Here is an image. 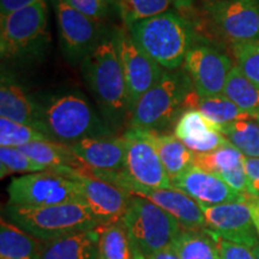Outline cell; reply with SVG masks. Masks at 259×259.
Here are the masks:
<instances>
[{
    "mask_svg": "<svg viewBox=\"0 0 259 259\" xmlns=\"http://www.w3.org/2000/svg\"><path fill=\"white\" fill-rule=\"evenodd\" d=\"M135 44L163 69L174 71L184 65L192 47V29L183 16L167 11L128 28Z\"/></svg>",
    "mask_w": 259,
    "mask_h": 259,
    "instance_id": "1",
    "label": "cell"
},
{
    "mask_svg": "<svg viewBox=\"0 0 259 259\" xmlns=\"http://www.w3.org/2000/svg\"><path fill=\"white\" fill-rule=\"evenodd\" d=\"M83 66L94 95L109 114L122 118L131 112L128 90L114 36L97 41L95 47L84 58Z\"/></svg>",
    "mask_w": 259,
    "mask_h": 259,
    "instance_id": "2",
    "label": "cell"
},
{
    "mask_svg": "<svg viewBox=\"0 0 259 259\" xmlns=\"http://www.w3.org/2000/svg\"><path fill=\"white\" fill-rule=\"evenodd\" d=\"M5 216L8 221L41 241H51L100 226L90 210L82 202L58 204L42 208L8 205Z\"/></svg>",
    "mask_w": 259,
    "mask_h": 259,
    "instance_id": "3",
    "label": "cell"
},
{
    "mask_svg": "<svg viewBox=\"0 0 259 259\" xmlns=\"http://www.w3.org/2000/svg\"><path fill=\"white\" fill-rule=\"evenodd\" d=\"M40 131L50 141L71 145L85 138L109 136L95 112L77 94H66L40 106Z\"/></svg>",
    "mask_w": 259,
    "mask_h": 259,
    "instance_id": "4",
    "label": "cell"
},
{
    "mask_svg": "<svg viewBox=\"0 0 259 259\" xmlns=\"http://www.w3.org/2000/svg\"><path fill=\"white\" fill-rule=\"evenodd\" d=\"M122 223L137 250L145 258L171 247L183 228L170 213L137 196L132 197Z\"/></svg>",
    "mask_w": 259,
    "mask_h": 259,
    "instance_id": "5",
    "label": "cell"
},
{
    "mask_svg": "<svg viewBox=\"0 0 259 259\" xmlns=\"http://www.w3.org/2000/svg\"><path fill=\"white\" fill-rule=\"evenodd\" d=\"M190 80L183 73L162 74L158 82L136 103L131 127L156 132L170 125L189 96Z\"/></svg>",
    "mask_w": 259,
    "mask_h": 259,
    "instance_id": "6",
    "label": "cell"
},
{
    "mask_svg": "<svg viewBox=\"0 0 259 259\" xmlns=\"http://www.w3.org/2000/svg\"><path fill=\"white\" fill-rule=\"evenodd\" d=\"M8 205L42 208L58 204L82 202L76 180L53 170L24 174L8 186Z\"/></svg>",
    "mask_w": 259,
    "mask_h": 259,
    "instance_id": "7",
    "label": "cell"
},
{
    "mask_svg": "<svg viewBox=\"0 0 259 259\" xmlns=\"http://www.w3.org/2000/svg\"><path fill=\"white\" fill-rule=\"evenodd\" d=\"M0 52L5 58L24 56L44 42L48 29L45 0L12 12L0 19Z\"/></svg>",
    "mask_w": 259,
    "mask_h": 259,
    "instance_id": "8",
    "label": "cell"
},
{
    "mask_svg": "<svg viewBox=\"0 0 259 259\" xmlns=\"http://www.w3.org/2000/svg\"><path fill=\"white\" fill-rule=\"evenodd\" d=\"M95 178H100L114 185L121 187L127 191L130 194L137 197H143L150 202L160 206L170 213L174 219L179 222L184 229L189 231H204L205 229V219L200 209L198 202L191 198L186 193L180 190L171 187V189H150L134 184L126 178L122 171L119 173H99L95 174Z\"/></svg>",
    "mask_w": 259,
    "mask_h": 259,
    "instance_id": "9",
    "label": "cell"
},
{
    "mask_svg": "<svg viewBox=\"0 0 259 259\" xmlns=\"http://www.w3.org/2000/svg\"><path fill=\"white\" fill-rule=\"evenodd\" d=\"M124 138L126 154L122 174L137 185L150 189H171V181L149 132L131 127Z\"/></svg>",
    "mask_w": 259,
    "mask_h": 259,
    "instance_id": "10",
    "label": "cell"
},
{
    "mask_svg": "<svg viewBox=\"0 0 259 259\" xmlns=\"http://www.w3.org/2000/svg\"><path fill=\"white\" fill-rule=\"evenodd\" d=\"M204 10L234 45L259 40V0H206Z\"/></svg>",
    "mask_w": 259,
    "mask_h": 259,
    "instance_id": "11",
    "label": "cell"
},
{
    "mask_svg": "<svg viewBox=\"0 0 259 259\" xmlns=\"http://www.w3.org/2000/svg\"><path fill=\"white\" fill-rule=\"evenodd\" d=\"M113 36L124 71L132 113L138 100L158 82L164 71L135 44L130 32L120 29Z\"/></svg>",
    "mask_w": 259,
    "mask_h": 259,
    "instance_id": "12",
    "label": "cell"
},
{
    "mask_svg": "<svg viewBox=\"0 0 259 259\" xmlns=\"http://www.w3.org/2000/svg\"><path fill=\"white\" fill-rule=\"evenodd\" d=\"M205 229L223 240L253 248L259 244V236L252 220L251 209L246 202L225 203L218 205L199 204Z\"/></svg>",
    "mask_w": 259,
    "mask_h": 259,
    "instance_id": "13",
    "label": "cell"
},
{
    "mask_svg": "<svg viewBox=\"0 0 259 259\" xmlns=\"http://www.w3.org/2000/svg\"><path fill=\"white\" fill-rule=\"evenodd\" d=\"M233 67L231 58L200 45L191 47L184 61V69L200 97L222 95Z\"/></svg>",
    "mask_w": 259,
    "mask_h": 259,
    "instance_id": "14",
    "label": "cell"
},
{
    "mask_svg": "<svg viewBox=\"0 0 259 259\" xmlns=\"http://www.w3.org/2000/svg\"><path fill=\"white\" fill-rule=\"evenodd\" d=\"M82 203L90 210L100 226L122 222L132 200V194L100 178L76 176Z\"/></svg>",
    "mask_w": 259,
    "mask_h": 259,
    "instance_id": "15",
    "label": "cell"
},
{
    "mask_svg": "<svg viewBox=\"0 0 259 259\" xmlns=\"http://www.w3.org/2000/svg\"><path fill=\"white\" fill-rule=\"evenodd\" d=\"M64 51L71 59L85 58L99 41V22L83 15L65 0H54Z\"/></svg>",
    "mask_w": 259,
    "mask_h": 259,
    "instance_id": "16",
    "label": "cell"
},
{
    "mask_svg": "<svg viewBox=\"0 0 259 259\" xmlns=\"http://www.w3.org/2000/svg\"><path fill=\"white\" fill-rule=\"evenodd\" d=\"M171 185L186 193L199 204L218 205L225 203L246 202L248 196L236 192L218 174L192 166L171 180Z\"/></svg>",
    "mask_w": 259,
    "mask_h": 259,
    "instance_id": "17",
    "label": "cell"
},
{
    "mask_svg": "<svg viewBox=\"0 0 259 259\" xmlns=\"http://www.w3.org/2000/svg\"><path fill=\"white\" fill-rule=\"evenodd\" d=\"M76 156L94 173H119L124 170L126 144L121 137L85 138L70 145Z\"/></svg>",
    "mask_w": 259,
    "mask_h": 259,
    "instance_id": "18",
    "label": "cell"
},
{
    "mask_svg": "<svg viewBox=\"0 0 259 259\" xmlns=\"http://www.w3.org/2000/svg\"><path fill=\"white\" fill-rule=\"evenodd\" d=\"M174 136L194 154L211 153L229 142L202 113L194 108L185 111L178 119Z\"/></svg>",
    "mask_w": 259,
    "mask_h": 259,
    "instance_id": "19",
    "label": "cell"
},
{
    "mask_svg": "<svg viewBox=\"0 0 259 259\" xmlns=\"http://www.w3.org/2000/svg\"><path fill=\"white\" fill-rule=\"evenodd\" d=\"M31 160L47 170H53L72 179L76 176H89L85 164L76 156L70 145L54 141H36L19 147Z\"/></svg>",
    "mask_w": 259,
    "mask_h": 259,
    "instance_id": "20",
    "label": "cell"
},
{
    "mask_svg": "<svg viewBox=\"0 0 259 259\" xmlns=\"http://www.w3.org/2000/svg\"><path fill=\"white\" fill-rule=\"evenodd\" d=\"M99 227L42 241L41 259H99Z\"/></svg>",
    "mask_w": 259,
    "mask_h": 259,
    "instance_id": "21",
    "label": "cell"
},
{
    "mask_svg": "<svg viewBox=\"0 0 259 259\" xmlns=\"http://www.w3.org/2000/svg\"><path fill=\"white\" fill-rule=\"evenodd\" d=\"M0 116L40 131V106L31 101L24 89L5 74L2 76L0 85Z\"/></svg>",
    "mask_w": 259,
    "mask_h": 259,
    "instance_id": "22",
    "label": "cell"
},
{
    "mask_svg": "<svg viewBox=\"0 0 259 259\" xmlns=\"http://www.w3.org/2000/svg\"><path fill=\"white\" fill-rule=\"evenodd\" d=\"M42 241L8 220L0 222V259H41Z\"/></svg>",
    "mask_w": 259,
    "mask_h": 259,
    "instance_id": "23",
    "label": "cell"
},
{
    "mask_svg": "<svg viewBox=\"0 0 259 259\" xmlns=\"http://www.w3.org/2000/svg\"><path fill=\"white\" fill-rule=\"evenodd\" d=\"M170 181L193 166L194 153L174 135L148 131Z\"/></svg>",
    "mask_w": 259,
    "mask_h": 259,
    "instance_id": "24",
    "label": "cell"
},
{
    "mask_svg": "<svg viewBox=\"0 0 259 259\" xmlns=\"http://www.w3.org/2000/svg\"><path fill=\"white\" fill-rule=\"evenodd\" d=\"M185 102H190V105L192 106L191 108L199 111L210 122L218 126L219 128L223 125L231 124L234 121L254 119L253 115L239 108L223 94L209 97H200L196 94L193 97L187 96Z\"/></svg>",
    "mask_w": 259,
    "mask_h": 259,
    "instance_id": "25",
    "label": "cell"
},
{
    "mask_svg": "<svg viewBox=\"0 0 259 259\" xmlns=\"http://www.w3.org/2000/svg\"><path fill=\"white\" fill-rule=\"evenodd\" d=\"M99 259H147L136 247L124 223L99 226Z\"/></svg>",
    "mask_w": 259,
    "mask_h": 259,
    "instance_id": "26",
    "label": "cell"
},
{
    "mask_svg": "<svg viewBox=\"0 0 259 259\" xmlns=\"http://www.w3.org/2000/svg\"><path fill=\"white\" fill-rule=\"evenodd\" d=\"M171 248L180 259H221L218 246L205 231L181 228Z\"/></svg>",
    "mask_w": 259,
    "mask_h": 259,
    "instance_id": "27",
    "label": "cell"
},
{
    "mask_svg": "<svg viewBox=\"0 0 259 259\" xmlns=\"http://www.w3.org/2000/svg\"><path fill=\"white\" fill-rule=\"evenodd\" d=\"M223 95L242 111L253 115L254 119L259 114V85L251 82L236 65L229 73Z\"/></svg>",
    "mask_w": 259,
    "mask_h": 259,
    "instance_id": "28",
    "label": "cell"
},
{
    "mask_svg": "<svg viewBox=\"0 0 259 259\" xmlns=\"http://www.w3.org/2000/svg\"><path fill=\"white\" fill-rule=\"evenodd\" d=\"M227 141L246 157H259V122L252 120L234 121L219 128Z\"/></svg>",
    "mask_w": 259,
    "mask_h": 259,
    "instance_id": "29",
    "label": "cell"
},
{
    "mask_svg": "<svg viewBox=\"0 0 259 259\" xmlns=\"http://www.w3.org/2000/svg\"><path fill=\"white\" fill-rule=\"evenodd\" d=\"M173 4L171 0H116L119 15L127 28L138 22L164 14Z\"/></svg>",
    "mask_w": 259,
    "mask_h": 259,
    "instance_id": "30",
    "label": "cell"
},
{
    "mask_svg": "<svg viewBox=\"0 0 259 259\" xmlns=\"http://www.w3.org/2000/svg\"><path fill=\"white\" fill-rule=\"evenodd\" d=\"M245 156L231 143L216 149L211 153L194 154L193 166L220 176L244 163Z\"/></svg>",
    "mask_w": 259,
    "mask_h": 259,
    "instance_id": "31",
    "label": "cell"
},
{
    "mask_svg": "<svg viewBox=\"0 0 259 259\" xmlns=\"http://www.w3.org/2000/svg\"><path fill=\"white\" fill-rule=\"evenodd\" d=\"M36 141H50L47 136L32 126L19 124L0 116V145L19 148Z\"/></svg>",
    "mask_w": 259,
    "mask_h": 259,
    "instance_id": "32",
    "label": "cell"
},
{
    "mask_svg": "<svg viewBox=\"0 0 259 259\" xmlns=\"http://www.w3.org/2000/svg\"><path fill=\"white\" fill-rule=\"evenodd\" d=\"M47 170L28 155H25L21 149L11 147H0V177L4 179L12 173H37Z\"/></svg>",
    "mask_w": 259,
    "mask_h": 259,
    "instance_id": "33",
    "label": "cell"
},
{
    "mask_svg": "<svg viewBox=\"0 0 259 259\" xmlns=\"http://www.w3.org/2000/svg\"><path fill=\"white\" fill-rule=\"evenodd\" d=\"M236 66L251 82L259 85V40L234 45Z\"/></svg>",
    "mask_w": 259,
    "mask_h": 259,
    "instance_id": "34",
    "label": "cell"
},
{
    "mask_svg": "<svg viewBox=\"0 0 259 259\" xmlns=\"http://www.w3.org/2000/svg\"><path fill=\"white\" fill-rule=\"evenodd\" d=\"M67 4L78 10L94 21L100 22L108 14L111 0H65Z\"/></svg>",
    "mask_w": 259,
    "mask_h": 259,
    "instance_id": "35",
    "label": "cell"
},
{
    "mask_svg": "<svg viewBox=\"0 0 259 259\" xmlns=\"http://www.w3.org/2000/svg\"><path fill=\"white\" fill-rule=\"evenodd\" d=\"M204 231L213 239L216 246H218L221 259H255L252 248L247 247V246L223 240V239L213 235L212 233L208 232L206 229H204Z\"/></svg>",
    "mask_w": 259,
    "mask_h": 259,
    "instance_id": "36",
    "label": "cell"
},
{
    "mask_svg": "<svg viewBox=\"0 0 259 259\" xmlns=\"http://www.w3.org/2000/svg\"><path fill=\"white\" fill-rule=\"evenodd\" d=\"M244 168L247 178V196L259 198V157L245 156Z\"/></svg>",
    "mask_w": 259,
    "mask_h": 259,
    "instance_id": "37",
    "label": "cell"
},
{
    "mask_svg": "<svg viewBox=\"0 0 259 259\" xmlns=\"http://www.w3.org/2000/svg\"><path fill=\"white\" fill-rule=\"evenodd\" d=\"M219 177H221L223 181H226L236 192L247 196V178H246L244 163L234 169L221 173Z\"/></svg>",
    "mask_w": 259,
    "mask_h": 259,
    "instance_id": "38",
    "label": "cell"
},
{
    "mask_svg": "<svg viewBox=\"0 0 259 259\" xmlns=\"http://www.w3.org/2000/svg\"><path fill=\"white\" fill-rule=\"evenodd\" d=\"M41 0H0V19L8 17L12 12L27 8Z\"/></svg>",
    "mask_w": 259,
    "mask_h": 259,
    "instance_id": "39",
    "label": "cell"
},
{
    "mask_svg": "<svg viewBox=\"0 0 259 259\" xmlns=\"http://www.w3.org/2000/svg\"><path fill=\"white\" fill-rule=\"evenodd\" d=\"M248 206L251 209L252 220H253L255 231L259 236V198H254V197H248L247 198Z\"/></svg>",
    "mask_w": 259,
    "mask_h": 259,
    "instance_id": "40",
    "label": "cell"
},
{
    "mask_svg": "<svg viewBox=\"0 0 259 259\" xmlns=\"http://www.w3.org/2000/svg\"><path fill=\"white\" fill-rule=\"evenodd\" d=\"M147 259H180L178 257V254L174 252V250L171 247L166 248V250L158 251L156 253L151 254L150 257H148Z\"/></svg>",
    "mask_w": 259,
    "mask_h": 259,
    "instance_id": "41",
    "label": "cell"
},
{
    "mask_svg": "<svg viewBox=\"0 0 259 259\" xmlns=\"http://www.w3.org/2000/svg\"><path fill=\"white\" fill-rule=\"evenodd\" d=\"M194 0H171L173 5L181 11H190L193 8Z\"/></svg>",
    "mask_w": 259,
    "mask_h": 259,
    "instance_id": "42",
    "label": "cell"
},
{
    "mask_svg": "<svg viewBox=\"0 0 259 259\" xmlns=\"http://www.w3.org/2000/svg\"><path fill=\"white\" fill-rule=\"evenodd\" d=\"M252 252H253L255 259H259V244L252 248Z\"/></svg>",
    "mask_w": 259,
    "mask_h": 259,
    "instance_id": "43",
    "label": "cell"
},
{
    "mask_svg": "<svg viewBox=\"0 0 259 259\" xmlns=\"http://www.w3.org/2000/svg\"><path fill=\"white\" fill-rule=\"evenodd\" d=\"M255 120H257V121L259 122V114H257V115H255Z\"/></svg>",
    "mask_w": 259,
    "mask_h": 259,
    "instance_id": "44",
    "label": "cell"
},
{
    "mask_svg": "<svg viewBox=\"0 0 259 259\" xmlns=\"http://www.w3.org/2000/svg\"><path fill=\"white\" fill-rule=\"evenodd\" d=\"M111 2H113V3H115V2H116V0H111Z\"/></svg>",
    "mask_w": 259,
    "mask_h": 259,
    "instance_id": "45",
    "label": "cell"
}]
</instances>
